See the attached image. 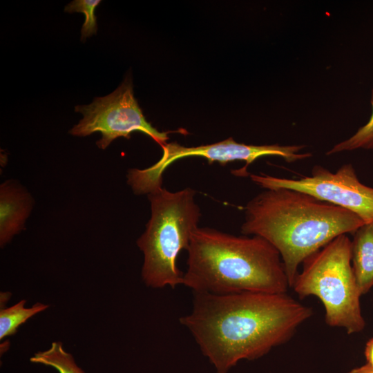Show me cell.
Listing matches in <instances>:
<instances>
[{"label": "cell", "mask_w": 373, "mask_h": 373, "mask_svg": "<svg viewBox=\"0 0 373 373\" xmlns=\"http://www.w3.org/2000/svg\"><path fill=\"white\" fill-rule=\"evenodd\" d=\"M190 313L179 321L191 334L216 373L254 360L287 342L313 314L287 293H193Z\"/></svg>", "instance_id": "cell-1"}, {"label": "cell", "mask_w": 373, "mask_h": 373, "mask_svg": "<svg viewBox=\"0 0 373 373\" xmlns=\"http://www.w3.org/2000/svg\"><path fill=\"white\" fill-rule=\"evenodd\" d=\"M245 213L241 233L262 237L276 248L289 287L306 258L365 224L349 210L286 188L261 192L247 204Z\"/></svg>", "instance_id": "cell-2"}, {"label": "cell", "mask_w": 373, "mask_h": 373, "mask_svg": "<svg viewBox=\"0 0 373 373\" xmlns=\"http://www.w3.org/2000/svg\"><path fill=\"white\" fill-rule=\"evenodd\" d=\"M187 251L182 285L193 293L283 294L289 287L279 251L262 237L198 227Z\"/></svg>", "instance_id": "cell-3"}, {"label": "cell", "mask_w": 373, "mask_h": 373, "mask_svg": "<svg viewBox=\"0 0 373 373\" xmlns=\"http://www.w3.org/2000/svg\"><path fill=\"white\" fill-rule=\"evenodd\" d=\"M195 193L191 188L173 192L161 187L148 194L151 215L137 240L144 254L141 276L147 287L174 289L182 285L184 273L177 259L198 227L201 213Z\"/></svg>", "instance_id": "cell-4"}, {"label": "cell", "mask_w": 373, "mask_h": 373, "mask_svg": "<svg viewBox=\"0 0 373 373\" xmlns=\"http://www.w3.org/2000/svg\"><path fill=\"white\" fill-rule=\"evenodd\" d=\"M303 263L291 285L301 298L317 297L325 309V323L348 334L362 332L360 293L352 265V241L342 234L315 252Z\"/></svg>", "instance_id": "cell-5"}, {"label": "cell", "mask_w": 373, "mask_h": 373, "mask_svg": "<svg viewBox=\"0 0 373 373\" xmlns=\"http://www.w3.org/2000/svg\"><path fill=\"white\" fill-rule=\"evenodd\" d=\"M304 145L280 146L249 145L236 142L232 137L215 144L195 147H186L177 142L166 143L162 146V155L160 160L151 166L144 169H133L128 171V183L136 194L150 193L162 187V175L166 168L178 160L197 156L225 165L229 162L242 160L245 165L234 172L236 175H249L247 167L256 160L262 156L274 155L283 158L291 163L309 158L310 153H300Z\"/></svg>", "instance_id": "cell-6"}, {"label": "cell", "mask_w": 373, "mask_h": 373, "mask_svg": "<svg viewBox=\"0 0 373 373\" xmlns=\"http://www.w3.org/2000/svg\"><path fill=\"white\" fill-rule=\"evenodd\" d=\"M75 111L81 113L83 118L70 133L84 137L99 132L102 138L96 144L102 149L117 137L129 138L134 131L146 134L161 146L169 139V131L160 132L146 121L134 97L129 77L108 95L96 97L88 105L77 106Z\"/></svg>", "instance_id": "cell-7"}, {"label": "cell", "mask_w": 373, "mask_h": 373, "mask_svg": "<svg viewBox=\"0 0 373 373\" xmlns=\"http://www.w3.org/2000/svg\"><path fill=\"white\" fill-rule=\"evenodd\" d=\"M251 180L265 189L286 188L309 194L341 207L359 216L365 223L373 221V188L362 184L352 164L336 172L316 165L309 176L288 179L267 174H249Z\"/></svg>", "instance_id": "cell-8"}, {"label": "cell", "mask_w": 373, "mask_h": 373, "mask_svg": "<svg viewBox=\"0 0 373 373\" xmlns=\"http://www.w3.org/2000/svg\"><path fill=\"white\" fill-rule=\"evenodd\" d=\"M30 195L19 184L8 180L0 186V244L3 247L23 227L32 207Z\"/></svg>", "instance_id": "cell-9"}, {"label": "cell", "mask_w": 373, "mask_h": 373, "mask_svg": "<svg viewBox=\"0 0 373 373\" xmlns=\"http://www.w3.org/2000/svg\"><path fill=\"white\" fill-rule=\"evenodd\" d=\"M352 263L362 296L373 287V221L363 224L354 232Z\"/></svg>", "instance_id": "cell-10"}, {"label": "cell", "mask_w": 373, "mask_h": 373, "mask_svg": "<svg viewBox=\"0 0 373 373\" xmlns=\"http://www.w3.org/2000/svg\"><path fill=\"white\" fill-rule=\"evenodd\" d=\"M26 300L15 305L1 308L0 310V339L15 334L18 327L30 318L48 308L49 305L41 303H35L31 307H26Z\"/></svg>", "instance_id": "cell-11"}, {"label": "cell", "mask_w": 373, "mask_h": 373, "mask_svg": "<svg viewBox=\"0 0 373 373\" xmlns=\"http://www.w3.org/2000/svg\"><path fill=\"white\" fill-rule=\"evenodd\" d=\"M30 361L52 367L59 373H84L60 341L52 342L48 350L35 353Z\"/></svg>", "instance_id": "cell-12"}, {"label": "cell", "mask_w": 373, "mask_h": 373, "mask_svg": "<svg viewBox=\"0 0 373 373\" xmlns=\"http://www.w3.org/2000/svg\"><path fill=\"white\" fill-rule=\"evenodd\" d=\"M371 104L372 113L368 122L358 128L350 138L334 145L332 149L326 153L327 155L358 149H373V90Z\"/></svg>", "instance_id": "cell-13"}, {"label": "cell", "mask_w": 373, "mask_h": 373, "mask_svg": "<svg viewBox=\"0 0 373 373\" xmlns=\"http://www.w3.org/2000/svg\"><path fill=\"white\" fill-rule=\"evenodd\" d=\"M99 0H75L65 7L69 13L82 12L85 15V21L81 30V40L97 33V26L95 10L100 3Z\"/></svg>", "instance_id": "cell-14"}, {"label": "cell", "mask_w": 373, "mask_h": 373, "mask_svg": "<svg viewBox=\"0 0 373 373\" xmlns=\"http://www.w3.org/2000/svg\"><path fill=\"white\" fill-rule=\"evenodd\" d=\"M364 354L367 363L373 367V337L369 339L365 347Z\"/></svg>", "instance_id": "cell-15"}, {"label": "cell", "mask_w": 373, "mask_h": 373, "mask_svg": "<svg viewBox=\"0 0 373 373\" xmlns=\"http://www.w3.org/2000/svg\"><path fill=\"white\" fill-rule=\"evenodd\" d=\"M348 373H373V367L367 363L361 367L352 369Z\"/></svg>", "instance_id": "cell-16"}]
</instances>
